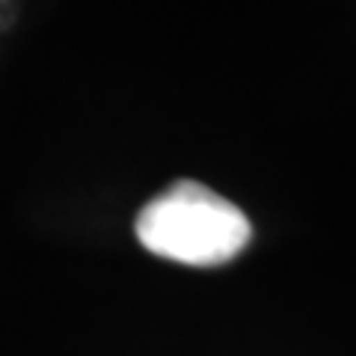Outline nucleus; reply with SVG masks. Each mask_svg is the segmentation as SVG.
Instances as JSON below:
<instances>
[{
	"instance_id": "nucleus-1",
	"label": "nucleus",
	"mask_w": 356,
	"mask_h": 356,
	"mask_svg": "<svg viewBox=\"0 0 356 356\" xmlns=\"http://www.w3.org/2000/svg\"><path fill=\"white\" fill-rule=\"evenodd\" d=\"M134 232L152 255L193 267L232 261L252 235L247 214L199 181H175L149 199Z\"/></svg>"
}]
</instances>
